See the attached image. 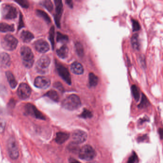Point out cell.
I'll return each mask as SVG.
<instances>
[{"mask_svg":"<svg viewBox=\"0 0 163 163\" xmlns=\"http://www.w3.org/2000/svg\"><path fill=\"white\" fill-rule=\"evenodd\" d=\"M81 105V101L80 98L75 94H72L67 96L62 103V106L64 108L70 111H74L80 108Z\"/></svg>","mask_w":163,"mask_h":163,"instance_id":"1","label":"cell"},{"mask_svg":"<svg viewBox=\"0 0 163 163\" xmlns=\"http://www.w3.org/2000/svg\"><path fill=\"white\" fill-rule=\"evenodd\" d=\"M21 56L23 63L27 68H31L34 63V56L29 47L23 46L21 48Z\"/></svg>","mask_w":163,"mask_h":163,"instance_id":"2","label":"cell"},{"mask_svg":"<svg viewBox=\"0 0 163 163\" xmlns=\"http://www.w3.org/2000/svg\"><path fill=\"white\" fill-rule=\"evenodd\" d=\"M7 149L9 157L12 159H17L19 156L18 144L15 138L11 137L7 141Z\"/></svg>","mask_w":163,"mask_h":163,"instance_id":"3","label":"cell"},{"mask_svg":"<svg viewBox=\"0 0 163 163\" xmlns=\"http://www.w3.org/2000/svg\"><path fill=\"white\" fill-rule=\"evenodd\" d=\"M96 155L95 151L91 146L85 145L80 149L78 157L81 159L90 161L93 159Z\"/></svg>","mask_w":163,"mask_h":163,"instance_id":"4","label":"cell"},{"mask_svg":"<svg viewBox=\"0 0 163 163\" xmlns=\"http://www.w3.org/2000/svg\"><path fill=\"white\" fill-rule=\"evenodd\" d=\"M18 40L10 34L5 36L2 40L1 45L6 50L12 51L15 50L18 44Z\"/></svg>","mask_w":163,"mask_h":163,"instance_id":"5","label":"cell"},{"mask_svg":"<svg viewBox=\"0 0 163 163\" xmlns=\"http://www.w3.org/2000/svg\"><path fill=\"white\" fill-rule=\"evenodd\" d=\"M24 110L25 113L27 115L31 116L36 119L42 120H45L46 119L45 116L32 104H27L24 107Z\"/></svg>","mask_w":163,"mask_h":163,"instance_id":"6","label":"cell"},{"mask_svg":"<svg viewBox=\"0 0 163 163\" xmlns=\"http://www.w3.org/2000/svg\"><path fill=\"white\" fill-rule=\"evenodd\" d=\"M50 63V57L46 55H44L39 58L36 63V69L37 71L40 74L47 73Z\"/></svg>","mask_w":163,"mask_h":163,"instance_id":"7","label":"cell"},{"mask_svg":"<svg viewBox=\"0 0 163 163\" xmlns=\"http://www.w3.org/2000/svg\"><path fill=\"white\" fill-rule=\"evenodd\" d=\"M1 13L4 18L13 19L16 18L17 11L14 6L10 4H4L1 8Z\"/></svg>","mask_w":163,"mask_h":163,"instance_id":"8","label":"cell"},{"mask_svg":"<svg viewBox=\"0 0 163 163\" xmlns=\"http://www.w3.org/2000/svg\"><path fill=\"white\" fill-rule=\"evenodd\" d=\"M56 67L58 74L68 85L71 84V76L68 70L61 64L56 63Z\"/></svg>","mask_w":163,"mask_h":163,"instance_id":"9","label":"cell"},{"mask_svg":"<svg viewBox=\"0 0 163 163\" xmlns=\"http://www.w3.org/2000/svg\"><path fill=\"white\" fill-rule=\"evenodd\" d=\"M31 93V88L26 83H21L17 90V94L20 99L23 100L27 99Z\"/></svg>","mask_w":163,"mask_h":163,"instance_id":"10","label":"cell"},{"mask_svg":"<svg viewBox=\"0 0 163 163\" xmlns=\"http://www.w3.org/2000/svg\"><path fill=\"white\" fill-rule=\"evenodd\" d=\"M74 143L76 144H82L86 141L87 139V134L85 131L80 130L75 131L72 134Z\"/></svg>","mask_w":163,"mask_h":163,"instance_id":"11","label":"cell"},{"mask_svg":"<svg viewBox=\"0 0 163 163\" xmlns=\"http://www.w3.org/2000/svg\"><path fill=\"white\" fill-rule=\"evenodd\" d=\"M56 5V14L55 15V22L57 27H60V19L63 12V4L61 1L56 0L55 1Z\"/></svg>","mask_w":163,"mask_h":163,"instance_id":"12","label":"cell"},{"mask_svg":"<svg viewBox=\"0 0 163 163\" xmlns=\"http://www.w3.org/2000/svg\"><path fill=\"white\" fill-rule=\"evenodd\" d=\"M34 47L38 52L45 53L47 52L50 49V45L48 43L43 39L37 40L34 44Z\"/></svg>","mask_w":163,"mask_h":163,"instance_id":"13","label":"cell"},{"mask_svg":"<svg viewBox=\"0 0 163 163\" xmlns=\"http://www.w3.org/2000/svg\"><path fill=\"white\" fill-rule=\"evenodd\" d=\"M50 85V79L45 77H37L34 80V85L40 89H46Z\"/></svg>","mask_w":163,"mask_h":163,"instance_id":"14","label":"cell"},{"mask_svg":"<svg viewBox=\"0 0 163 163\" xmlns=\"http://www.w3.org/2000/svg\"><path fill=\"white\" fill-rule=\"evenodd\" d=\"M11 58L9 55L6 53L0 54V66L4 68L9 67L11 65Z\"/></svg>","mask_w":163,"mask_h":163,"instance_id":"15","label":"cell"},{"mask_svg":"<svg viewBox=\"0 0 163 163\" xmlns=\"http://www.w3.org/2000/svg\"><path fill=\"white\" fill-rule=\"evenodd\" d=\"M71 70L75 74L81 75L83 73L84 68L80 63L74 62L71 65Z\"/></svg>","mask_w":163,"mask_h":163,"instance_id":"16","label":"cell"},{"mask_svg":"<svg viewBox=\"0 0 163 163\" xmlns=\"http://www.w3.org/2000/svg\"><path fill=\"white\" fill-rule=\"evenodd\" d=\"M70 137V135L67 133L65 132H58L56 135V142L58 144H62Z\"/></svg>","mask_w":163,"mask_h":163,"instance_id":"17","label":"cell"},{"mask_svg":"<svg viewBox=\"0 0 163 163\" xmlns=\"http://www.w3.org/2000/svg\"><path fill=\"white\" fill-rule=\"evenodd\" d=\"M34 38V36L28 31H23L21 34V38L23 42L29 43Z\"/></svg>","mask_w":163,"mask_h":163,"instance_id":"18","label":"cell"},{"mask_svg":"<svg viewBox=\"0 0 163 163\" xmlns=\"http://www.w3.org/2000/svg\"><path fill=\"white\" fill-rule=\"evenodd\" d=\"M68 48L66 45H63L57 50V54L60 58H65L67 57Z\"/></svg>","mask_w":163,"mask_h":163,"instance_id":"19","label":"cell"},{"mask_svg":"<svg viewBox=\"0 0 163 163\" xmlns=\"http://www.w3.org/2000/svg\"><path fill=\"white\" fill-rule=\"evenodd\" d=\"M6 76L7 78L8 81L11 87L13 89H14L17 84V82L15 80L14 76L11 71H7L6 72Z\"/></svg>","mask_w":163,"mask_h":163,"instance_id":"20","label":"cell"},{"mask_svg":"<svg viewBox=\"0 0 163 163\" xmlns=\"http://www.w3.org/2000/svg\"><path fill=\"white\" fill-rule=\"evenodd\" d=\"M14 25H10L6 23H2L0 24V32H14Z\"/></svg>","mask_w":163,"mask_h":163,"instance_id":"21","label":"cell"},{"mask_svg":"<svg viewBox=\"0 0 163 163\" xmlns=\"http://www.w3.org/2000/svg\"><path fill=\"white\" fill-rule=\"evenodd\" d=\"M45 96L49 98L51 100H53V101L57 102L59 101L60 97L57 92L54 90H51L47 92L45 94Z\"/></svg>","mask_w":163,"mask_h":163,"instance_id":"22","label":"cell"},{"mask_svg":"<svg viewBox=\"0 0 163 163\" xmlns=\"http://www.w3.org/2000/svg\"><path fill=\"white\" fill-rule=\"evenodd\" d=\"M98 83V78L93 73L89 74V84L91 87L97 86Z\"/></svg>","mask_w":163,"mask_h":163,"instance_id":"23","label":"cell"},{"mask_svg":"<svg viewBox=\"0 0 163 163\" xmlns=\"http://www.w3.org/2000/svg\"><path fill=\"white\" fill-rule=\"evenodd\" d=\"M131 43L132 47L134 50H139L140 44H139L138 34H135L132 36L131 38Z\"/></svg>","mask_w":163,"mask_h":163,"instance_id":"24","label":"cell"},{"mask_svg":"<svg viewBox=\"0 0 163 163\" xmlns=\"http://www.w3.org/2000/svg\"><path fill=\"white\" fill-rule=\"evenodd\" d=\"M131 91L134 99L137 101H138L140 99V92H139L138 88L136 85H132L131 87Z\"/></svg>","mask_w":163,"mask_h":163,"instance_id":"25","label":"cell"},{"mask_svg":"<svg viewBox=\"0 0 163 163\" xmlns=\"http://www.w3.org/2000/svg\"><path fill=\"white\" fill-rule=\"evenodd\" d=\"M37 14L38 16L42 17L47 22V23H50L51 22V19L50 17L48 16L46 12L40 10H37Z\"/></svg>","mask_w":163,"mask_h":163,"instance_id":"26","label":"cell"},{"mask_svg":"<svg viewBox=\"0 0 163 163\" xmlns=\"http://www.w3.org/2000/svg\"><path fill=\"white\" fill-rule=\"evenodd\" d=\"M76 52L78 56L82 57L84 55L83 47L80 42H76L75 44Z\"/></svg>","mask_w":163,"mask_h":163,"instance_id":"27","label":"cell"},{"mask_svg":"<svg viewBox=\"0 0 163 163\" xmlns=\"http://www.w3.org/2000/svg\"><path fill=\"white\" fill-rule=\"evenodd\" d=\"M68 40V37L67 35L62 34L60 32L57 33V41L58 42H67Z\"/></svg>","mask_w":163,"mask_h":163,"instance_id":"28","label":"cell"},{"mask_svg":"<svg viewBox=\"0 0 163 163\" xmlns=\"http://www.w3.org/2000/svg\"><path fill=\"white\" fill-rule=\"evenodd\" d=\"M41 4L46 8L47 10L51 11L53 9V5L50 1H44L41 2Z\"/></svg>","mask_w":163,"mask_h":163,"instance_id":"29","label":"cell"},{"mask_svg":"<svg viewBox=\"0 0 163 163\" xmlns=\"http://www.w3.org/2000/svg\"><path fill=\"white\" fill-rule=\"evenodd\" d=\"M54 37H55V28L53 26L51 27V28L50 29V41L51 45H52V48L54 50Z\"/></svg>","mask_w":163,"mask_h":163,"instance_id":"30","label":"cell"},{"mask_svg":"<svg viewBox=\"0 0 163 163\" xmlns=\"http://www.w3.org/2000/svg\"><path fill=\"white\" fill-rule=\"evenodd\" d=\"M80 116L83 118H90L92 117V114L91 111L87 109H84L82 113L80 114Z\"/></svg>","mask_w":163,"mask_h":163,"instance_id":"31","label":"cell"},{"mask_svg":"<svg viewBox=\"0 0 163 163\" xmlns=\"http://www.w3.org/2000/svg\"><path fill=\"white\" fill-rule=\"evenodd\" d=\"M138 157L135 152H133L131 156L129 157L127 163H135L138 161Z\"/></svg>","mask_w":163,"mask_h":163,"instance_id":"32","label":"cell"},{"mask_svg":"<svg viewBox=\"0 0 163 163\" xmlns=\"http://www.w3.org/2000/svg\"><path fill=\"white\" fill-rule=\"evenodd\" d=\"M132 24H133V29L134 31H137L140 29V25L139 22L134 19H132Z\"/></svg>","mask_w":163,"mask_h":163,"instance_id":"33","label":"cell"},{"mask_svg":"<svg viewBox=\"0 0 163 163\" xmlns=\"http://www.w3.org/2000/svg\"><path fill=\"white\" fill-rule=\"evenodd\" d=\"M148 104V100L147 99L145 95L142 94V98L141 100V102L140 104L139 107L140 108H144Z\"/></svg>","mask_w":163,"mask_h":163,"instance_id":"34","label":"cell"},{"mask_svg":"<svg viewBox=\"0 0 163 163\" xmlns=\"http://www.w3.org/2000/svg\"><path fill=\"white\" fill-rule=\"evenodd\" d=\"M15 1L18 3L22 7L27 8L29 7L28 1L25 0H19V1Z\"/></svg>","mask_w":163,"mask_h":163,"instance_id":"35","label":"cell"},{"mask_svg":"<svg viewBox=\"0 0 163 163\" xmlns=\"http://www.w3.org/2000/svg\"><path fill=\"white\" fill-rule=\"evenodd\" d=\"M5 126H6V123L5 121L0 118V133L4 132L5 130Z\"/></svg>","mask_w":163,"mask_h":163,"instance_id":"36","label":"cell"},{"mask_svg":"<svg viewBox=\"0 0 163 163\" xmlns=\"http://www.w3.org/2000/svg\"><path fill=\"white\" fill-rule=\"evenodd\" d=\"M24 27V23L23 20V17L21 13H20V16L19 18V26H18V30L21 29L22 27Z\"/></svg>","mask_w":163,"mask_h":163,"instance_id":"37","label":"cell"},{"mask_svg":"<svg viewBox=\"0 0 163 163\" xmlns=\"http://www.w3.org/2000/svg\"><path fill=\"white\" fill-rule=\"evenodd\" d=\"M54 86L56 88L58 89L60 91H63V87L62 84L60 83V82H56V83H55L54 84Z\"/></svg>","mask_w":163,"mask_h":163,"instance_id":"38","label":"cell"},{"mask_svg":"<svg viewBox=\"0 0 163 163\" xmlns=\"http://www.w3.org/2000/svg\"><path fill=\"white\" fill-rule=\"evenodd\" d=\"M66 3L71 8L73 7V3L72 1H66Z\"/></svg>","mask_w":163,"mask_h":163,"instance_id":"39","label":"cell"},{"mask_svg":"<svg viewBox=\"0 0 163 163\" xmlns=\"http://www.w3.org/2000/svg\"><path fill=\"white\" fill-rule=\"evenodd\" d=\"M70 163H81L77 160L74 159L73 158H71L70 160Z\"/></svg>","mask_w":163,"mask_h":163,"instance_id":"40","label":"cell"},{"mask_svg":"<svg viewBox=\"0 0 163 163\" xmlns=\"http://www.w3.org/2000/svg\"><path fill=\"white\" fill-rule=\"evenodd\" d=\"M97 163V162H91V163Z\"/></svg>","mask_w":163,"mask_h":163,"instance_id":"41","label":"cell"}]
</instances>
